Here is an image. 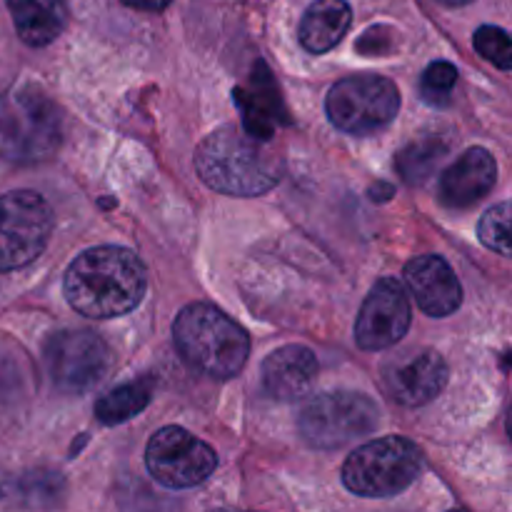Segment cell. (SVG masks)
Returning <instances> with one entry per match:
<instances>
[{
	"instance_id": "4",
	"label": "cell",
	"mask_w": 512,
	"mask_h": 512,
	"mask_svg": "<svg viewBox=\"0 0 512 512\" xmlns=\"http://www.w3.org/2000/svg\"><path fill=\"white\" fill-rule=\"evenodd\" d=\"M423 470V453L408 438H378L355 450L343 465V483L360 498H393Z\"/></svg>"
},
{
	"instance_id": "20",
	"label": "cell",
	"mask_w": 512,
	"mask_h": 512,
	"mask_svg": "<svg viewBox=\"0 0 512 512\" xmlns=\"http://www.w3.org/2000/svg\"><path fill=\"white\" fill-rule=\"evenodd\" d=\"M445 155H448V143L435 138V135H428V138H420L415 143L405 145L398 153L395 165H398V173L403 175L405 183L420 185L438 170Z\"/></svg>"
},
{
	"instance_id": "16",
	"label": "cell",
	"mask_w": 512,
	"mask_h": 512,
	"mask_svg": "<svg viewBox=\"0 0 512 512\" xmlns=\"http://www.w3.org/2000/svg\"><path fill=\"white\" fill-rule=\"evenodd\" d=\"M235 105L243 113L245 130L260 140H273L275 125L288 120L278 85L263 63L255 65V73L250 75V83L245 88L235 90Z\"/></svg>"
},
{
	"instance_id": "25",
	"label": "cell",
	"mask_w": 512,
	"mask_h": 512,
	"mask_svg": "<svg viewBox=\"0 0 512 512\" xmlns=\"http://www.w3.org/2000/svg\"><path fill=\"white\" fill-rule=\"evenodd\" d=\"M123 3L130 5V8H135V10H148V13H158V10L168 8L173 0H123Z\"/></svg>"
},
{
	"instance_id": "5",
	"label": "cell",
	"mask_w": 512,
	"mask_h": 512,
	"mask_svg": "<svg viewBox=\"0 0 512 512\" xmlns=\"http://www.w3.org/2000/svg\"><path fill=\"white\" fill-rule=\"evenodd\" d=\"M60 110L40 90H18L0 105V150L10 160H43L60 145Z\"/></svg>"
},
{
	"instance_id": "11",
	"label": "cell",
	"mask_w": 512,
	"mask_h": 512,
	"mask_svg": "<svg viewBox=\"0 0 512 512\" xmlns=\"http://www.w3.org/2000/svg\"><path fill=\"white\" fill-rule=\"evenodd\" d=\"M410 300L403 285L383 278L373 285L355 320V340L363 350H388L405 338L410 328Z\"/></svg>"
},
{
	"instance_id": "22",
	"label": "cell",
	"mask_w": 512,
	"mask_h": 512,
	"mask_svg": "<svg viewBox=\"0 0 512 512\" xmlns=\"http://www.w3.org/2000/svg\"><path fill=\"white\" fill-rule=\"evenodd\" d=\"M473 45L485 60H490V63L495 65V68L512 70V40L503 28L483 25V28H478V33H475Z\"/></svg>"
},
{
	"instance_id": "2",
	"label": "cell",
	"mask_w": 512,
	"mask_h": 512,
	"mask_svg": "<svg viewBox=\"0 0 512 512\" xmlns=\"http://www.w3.org/2000/svg\"><path fill=\"white\" fill-rule=\"evenodd\" d=\"M195 170L208 188L253 198L280 183L285 160L270 140H260L235 125L210 133L195 153Z\"/></svg>"
},
{
	"instance_id": "27",
	"label": "cell",
	"mask_w": 512,
	"mask_h": 512,
	"mask_svg": "<svg viewBox=\"0 0 512 512\" xmlns=\"http://www.w3.org/2000/svg\"><path fill=\"white\" fill-rule=\"evenodd\" d=\"M438 3L448 5V8H460V5H468V3H473V0H438Z\"/></svg>"
},
{
	"instance_id": "13",
	"label": "cell",
	"mask_w": 512,
	"mask_h": 512,
	"mask_svg": "<svg viewBox=\"0 0 512 512\" xmlns=\"http://www.w3.org/2000/svg\"><path fill=\"white\" fill-rule=\"evenodd\" d=\"M405 283L420 310L433 318L455 313L463 303L458 275L440 255H418L405 265Z\"/></svg>"
},
{
	"instance_id": "17",
	"label": "cell",
	"mask_w": 512,
	"mask_h": 512,
	"mask_svg": "<svg viewBox=\"0 0 512 512\" xmlns=\"http://www.w3.org/2000/svg\"><path fill=\"white\" fill-rule=\"evenodd\" d=\"M8 8L20 40L33 48H43L58 40L68 25L65 0H8Z\"/></svg>"
},
{
	"instance_id": "8",
	"label": "cell",
	"mask_w": 512,
	"mask_h": 512,
	"mask_svg": "<svg viewBox=\"0 0 512 512\" xmlns=\"http://www.w3.org/2000/svg\"><path fill=\"white\" fill-rule=\"evenodd\" d=\"M53 210L30 190L0 195V273L25 268L48 245Z\"/></svg>"
},
{
	"instance_id": "14",
	"label": "cell",
	"mask_w": 512,
	"mask_h": 512,
	"mask_svg": "<svg viewBox=\"0 0 512 512\" xmlns=\"http://www.w3.org/2000/svg\"><path fill=\"white\" fill-rule=\"evenodd\" d=\"M498 180V163L485 148H470L440 178V200L463 210L483 200Z\"/></svg>"
},
{
	"instance_id": "7",
	"label": "cell",
	"mask_w": 512,
	"mask_h": 512,
	"mask_svg": "<svg viewBox=\"0 0 512 512\" xmlns=\"http://www.w3.org/2000/svg\"><path fill=\"white\" fill-rule=\"evenodd\" d=\"M325 105L335 128L350 135H368L393 123L400 110V93L393 80L360 73L338 80Z\"/></svg>"
},
{
	"instance_id": "10",
	"label": "cell",
	"mask_w": 512,
	"mask_h": 512,
	"mask_svg": "<svg viewBox=\"0 0 512 512\" xmlns=\"http://www.w3.org/2000/svg\"><path fill=\"white\" fill-rule=\"evenodd\" d=\"M45 368L60 390L80 395L105 378L110 350L88 330H63L45 343Z\"/></svg>"
},
{
	"instance_id": "3",
	"label": "cell",
	"mask_w": 512,
	"mask_h": 512,
	"mask_svg": "<svg viewBox=\"0 0 512 512\" xmlns=\"http://www.w3.org/2000/svg\"><path fill=\"white\" fill-rule=\"evenodd\" d=\"M173 340L185 363L215 380H228L243 370L250 338L233 318L210 303H193L178 313Z\"/></svg>"
},
{
	"instance_id": "19",
	"label": "cell",
	"mask_w": 512,
	"mask_h": 512,
	"mask_svg": "<svg viewBox=\"0 0 512 512\" xmlns=\"http://www.w3.org/2000/svg\"><path fill=\"white\" fill-rule=\"evenodd\" d=\"M150 398H153V388H150L148 380L125 383L105 393L95 403V418L103 425H120L125 420L135 418L138 413H143L148 408Z\"/></svg>"
},
{
	"instance_id": "6",
	"label": "cell",
	"mask_w": 512,
	"mask_h": 512,
	"mask_svg": "<svg viewBox=\"0 0 512 512\" xmlns=\"http://www.w3.org/2000/svg\"><path fill=\"white\" fill-rule=\"evenodd\" d=\"M378 425V405L363 393L335 390L310 400L298 418L300 435L318 450H338Z\"/></svg>"
},
{
	"instance_id": "12",
	"label": "cell",
	"mask_w": 512,
	"mask_h": 512,
	"mask_svg": "<svg viewBox=\"0 0 512 512\" xmlns=\"http://www.w3.org/2000/svg\"><path fill=\"white\" fill-rule=\"evenodd\" d=\"M448 383V363L435 350H408L385 360L383 385L395 403L420 408L438 398Z\"/></svg>"
},
{
	"instance_id": "18",
	"label": "cell",
	"mask_w": 512,
	"mask_h": 512,
	"mask_svg": "<svg viewBox=\"0 0 512 512\" xmlns=\"http://www.w3.org/2000/svg\"><path fill=\"white\" fill-rule=\"evenodd\" d=\"M353 23V10L345 0H315L300 20V45L310 53H328L343 40Z\"/></svg>"
},
{
	"instance_id": "26",
	"label": "cell",
	"mask_w": 512,
	"mask_h": 512,
	"mask_svg": "<svg viewBox=\"0 0 512 512\" xmlns=\"http://www.w3.org/2000/svg\"><path fill=\"white\" fill-rule=\"evenodd\" d=\"M393 193H395V190L390 188V185H375V188L370 190V198L388 200V198H393Z\"/></svg>"
},
{
	"instance_id": "1",
	"label": "cell",
	"mask_w": 512,
	"mask_h": 512,
	"mask_svg": "<svg viewBox=\"0 0 512 512\" xmlns=\"http://www.w3.org/2000/svg\"><path fill=\"white\" fill-rule=\"evenodd\" d=\"M65 298L93 320L133 313L148 290L145 265L133 250L103 245L80 253L65 273Z\"/></svg>"
},
{
	"instance_id": "21",
	"label": "cell",
	"mask_w": 512,
	"mask_h": 512,
	"mask_svg": "<svg viewBox=\"0 0 512 512\" xmlns=\"http://www.w3.org/2000/svg\"><path fill=\"white\" fill-rule=\"evenodd\" d=\"M510 203H498L480 218L478 235L485 248L495 250L500 255H512L510 243Z\"/></svg>"
},
{
	"instance_id": "9",
	"label": "cell",
	"mask_w": 512,
	"mask_h": 512,
	"mask_svg": "<svg viewBox=\"0 0 512 512\" xmlns=\"http://www.w3.org/2000/svg\"><path fill=\"white\" fill-rule=\"evenodd\" d=\"M145 465L153 480H158L163 488L185 490L203 485L215 473L218 455L193 433L170 425L150 438Z\"/></svg>"
},
{
	"instance_id": "24",
	"label": "cell",
	"mask_w": 512,
	"mask_h": 512,
	"mask_svg": "<svg viewBox=\"0 0 512 512\" xmlns=\"http://www.w3.org/2000/svg\"><path fill=\"white\" fill-rule=\"evenodd\" d=\"M390 43V28H370L358 40V48L363 55H383Z\"/></svg>"
},
{
	"instance_id": "23",
	"label": "cell",
	"mask_w": 512,
	"mask_h": 512,
	"mask_svg": "<svg viewBox=\"0 0 512 512\" xmlns=\"http://www.w3.org/2000/svg\"><path fill=\"white\" fill-rule=\"evenodd\" d=\"M455 83H458V68L448 60H438L430 65L423 75V98L433 105H448L453 95Z\"/></svg>"
},
{
	"instance_id": "15",
	"label": "cell",
	"mask_w": 512,
	"mask_h": 512,
	"mask_svg": "<svg viewBox=\"0 0 512 512\" xmlns=\"http://www.w3.org/2000/svg\"><path fill=\"white\" fill-rule=\"evenodd\" d=\"M318 378V358L305 345H285L263 363V385L280 403L305 398Z\"/></svg>"
}]
</instances>
